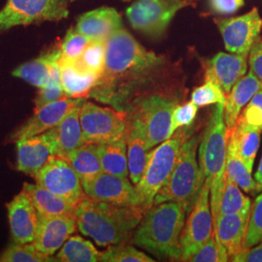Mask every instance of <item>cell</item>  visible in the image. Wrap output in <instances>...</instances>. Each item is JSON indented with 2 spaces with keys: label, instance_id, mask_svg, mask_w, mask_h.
Returning a JSON list of instances; mask_svg holds the SVG:
<instances>
[{
  "label": "cell",
  "instance_id": "d6a6232c",
  "mask_svg": "<svg viewBox=\"0 0 262 262\" xmlns=\"http://www.w3.org/2000/svg\"><path fill=\"white\" fill-rule=\"evenodd\" d=\"M52 60L53 54L39 57L17 67L12 74L38 89H41L45 86L50 80Z\"/></svg>",
  "mask_w": 262,
  "mask_h": 262
},
{
  "label": "cell",
  "instance_id": "ee69618b",
  "mask_svg": "<svg viewBox=\"0 0 262 262\" xmlns=\"http://www.w3.org/2000/svg\"><path fill=\"white\" fill-rule=\"evenodd\" d=\"M212 9L222 15H230L237 12L245 4V0H210Z\"/></svg>",
  "mask_w": 262,
  "mask_h": 262
},
{
  "label": "cell",
  "instance_id": "8fae6325",
  "mask_svg": "<svg viewBox=\"0 0 262 262\" xmlns=\"http://www.w3.org/2000/svg\"><path fill=\"white\" fill-rule=\"evenodd\" d=\"M213 234L214 222L210 202V187L204 181L194 206L184 225L181 236V260L188 261L191 255Z\"/></svg>",
  "mask_w": 262,
  "mask_h": 262
},
{
  "label": "cell",
  "instance_id": "7dc6e473",
  "mask_svg": "<svg viewBox=\"0 0 262 262\" xmlns=\"http://www.w3.org/2000/svg\"><path fill=\"white\" fill-rule=\"evenodd\" d=\"M71 1H75V0H71Z\"/></svg>",
  "mask_w": 262,
  "mask_h": 262
},
{
  "label": "cell",
  "instance_id": "7c38bea8",
  "mask_svg": "<svg viewBox=\"0 0 262 262\" xmlns=\"http://www.w3.org/2000/svg\"><path fill=\"white\" fill-rule=\"evenodd\" d=\"M34 179L39 186L76 206L86 196L81 179L63 158L52 157Z\"/></svg>",
  "mask_w": 262,
  "mask_h": 262
},
{
  "label": "cell",
  "instance_id": "74e56055",
  "mask_svg": "<svg viewBox=\"0 0 262 262\" xmlns=\"http://www.w3.org/2000/svg\"><path fill=\"white\" fill-rule=\"evenodd\" d=\"M91 40L76 29H69L59 50L60 57L66 60H78Z\"/></svg>",
  "mask_w": 262,
  "mask_h": 262
},
{
  "label": "cell",
  "instance_id": "8992f818",
  "mask_svg": "<svg viewBox=\"0 0 262 262\" xmlns=\"http://www.w3.org/2000/svg\"><path fill=\"white\" fill-rule=\"evenodd\" d=\"M182 135H176L150 151V158L139 182L135 185L136 206L145 213L154 205L155 198L171 175L182 146Z\"/></svg>",
  "mask_w": 262,
  "mask_h": 262
},
{
  "label": "cell",
  "instance_id": "e0dca14e",
  "mask_svg": "<svg viewBox=\"0 0 262 262\" xmlns=\"http://www.w3.org/2000/svg\"><path fill=\"white\" fill-rule=\"evenodd\" d=\"M81 102H83L81 98L71 99L66 96L35 110L33 116L16 132L15 140L32 137L52 129L61 122L67 113Z\"/></svg>",
  "mask_w": 262,
  "mask_h": 262
},
{
  "label": "cell",
  "instance_id": "ffe728a7",
  "mask_svg": "<svg viewBox=\"0 0 262 262\" xmlns=\"http://www.w3.org/2000/svg\"><path fill=\"white\" fill-rule=\"evenodd\" d=\"M83 102L73 107L55 127L46 131L52 142L55 154L66 159L73 150L85 143L80 122V108Z\"/></svg>",
  "mask_w": 262,
  "mask_h": 262
},
{
  "label": "cell",
  "instance_id": "836d02e7",
  "mask_svg": "<svg viewBox=\"0 0 262 262\" xmlns=\"http://www.w3.org/2000/svg\"><path fill=\"white\" fill-rule=\"evenodd\" d=\"M106 41L91 40L82 56L77 60L84 69L98 77L103 73L106 58Z\"/></svg>",
  "mask_w": 262,
  "mask_h": 262
},
{
  "label": "cell",
  "instance_id": "9a60e30c",
  "mask_svg": "<svg viewBox=\"0 0 262 262\" xmlns=\"http://www.w3.org/2000/svg\"><path fill=\"white\" fill-rule=\"evenodd\" d=\"M11 236L14 243H32L38 234L42 216L26 190L7 204Z\"/></svg>",
  "mask_w": 262,
  "mask_h": 262
},
{
  "label": "cell",
  "instance_id": "6da1fadb",
  "mask_svg": "<svg viewBox=\"0 0 262 262\" xmlns=\"http://www.w3.org/2000/svg\"><path fill=\"white\" fill-rule=\"evenodd\" d=\"M163 63L162 57L148 51L122 28L106 41L103 73L94 90L101 98L125 94Z\"/></svg>",
  "mask_w": 262,
  "mask_h": 262
},
{
  "label": "cell",
  "instance_id": "f6af8a7d",
  "mask_svg": "<svg viewBox=\"0 0 262 262\" xmlns=\"http://www.w3.org/2000/svg\"><path fill=\"white\" fill-rule=\"evenodd\" d=\"M231 261L262 262V243L249 249H244L231 258Z\"/></svg>",
  "mask_w": 262,
  "mask_h": 262
},
{
  "label": "cell",
  "instance_id": "f546056e",
  "mask_svg": "<svg viewBox=\"0 0 262 262\" xmlns=\"http://www.w3.org/2000/svg\"><path fill=\"white\" fill-rule=\"evenodd\" d=\"M101 253L93 244L81 236H71L56 254V261H100Z\"/></svg>",
  "mask_w": 262,
  "mask_h": 262
},
{
  "label": "cell",
  "instance_id": "5bb4252c",
  "mask_svg": "<svg viewBox=\"0 0 262 262\" xmlns=\"http://www.w3.org/2000/svg\"><path fill=\"white\" fill-rule=\"evenodd\" d=\"M82 185L85 195L94 200L120 206H136L135 189L127 178L102 172L82 181Z\"/></svg>",
  "mask_w": 262,
  "mask_h": 262
},
{
  "label": "cell",
  "instance_id": "4dcf8cb0",
  "mask_svg": "<svg viewBox=\"0 0 262 262\" xmlns=\"http://www.w3.org/2000/svg\"><path fill=\"white\" fill-rule=\"evenodd\" d=\"M238 140L239 152L250 172L253 171L254 159L260 144V134L262 131L248 125L238 118L234 127Z\"/></svg>",
  "mask_w": 262,
  "mask_h": 262
},
{
  "label": "cell",
  "instance_id": "7bdbcfd3",
  "mask_svg": "<svg viewBox=\"0 0 262 262\" xmlns=\"http://www.w3.org/2000/svg\"><path fill=\"white\" fill-rule=\"evenodd\" d=\"M251 71L262 82V39L258 38L250 51Z\"/></svg>",
  "mask_w": 262,
  "mask_h": 262
},
{
  "label": "cell",
  "instance_id": "f1b7e54d",
  "mask_svg": "<svg viewBox=\"0 0 262 262\" xmlns=\"http://www.w3.org/2000/svg\"><path fill=\"white\" fill-rule=\"evenodd\" d=\"M66 159L75 170L81 181L94 178L103 172L97 144L84 143L78 149L71 151Z\"/></svg>",
  "mask_w": 262,
  "mask_h": 262
},
{
  "label": "cell",
  "instance_id": "484cf974",
  "mask_svg": "<svg viewBox=\"0 0 262 262\" xmlns=\"http://www.w3.org/2000/svg\"><path fill=\"white\" fill-rule=\"evenodd\" d=\"M127 135L118 140L109 141L97 144L98 155L103 172L118 177L127 178Z\"/></svg>",
  "mask_w": 262,
  "mask_h": 262
},
{
  "label": "cell",
  "instance_id": "7a4b0ae2",
  "mask_svg": "<svg viewBox=\"0 0 262 262\" xmlns=\"http://www.w3.org/2000/svg\"><path fill=\"white\" fill-rule=\"evenodd\" d=\"M146 213L137 206H120L85 196L76 206L78 229L100 247L125 243Z\"/></svg>",
  "mask_w": 262,
  "mask_h": 262
},
{
  "label": "cell",
  "instance_id": "ba28073f",
  "mask_svg": "<svg viewBox=\"0 0 262 262\" xmlns=\"http://www.w3.org/2000/svg\"><path fill=\"white\" fill-rule=\"evenodd\" d=\"M67 0H7L0 11V31L68 17Z\"/></svg>",
  "mask_w": 262,
  "mask_h": 262
},
{
  "label": "cell",
  "instance_id": "b9f144b4",
  "mask_svg": "<svg viewBox=\"0 0 262 262\" xmlns=\"http://www.w3.org/2000/svg\"><path fill=\"white\" fill-rule=\"evenodd\" d=\"M198 106L191 102L176 106L174 112L172 114V122H171V130L172 134L178 129L179 127L188 126L194 122L196 118Z\"/></svg>",
  "mask_w": 262,
  "mask_h": 262
},
{
  "label": "cell",
  "instance_id": "44dd1931",
  "mask_svg": "<svg viewBox=\"0 0 262 262\" xmlns=\"http://www.w3.org/2000/svg\"><path fill=\"white\" fill-rule=\"evenodd\" d=\"M250 212L235 215H217L214 221L215 239L225 248L229 260L244 250L249 227Z\"/></svg>",
  "mask_w": 262,
  "mask_h": 262
},
{
  "label": "cell",
  "instance_id": "bcb514c9",
  "mask_svg": "<svg viewBox=\"0 0 262 262\" xmlns=\"http://www.w3.org/2000/svg\"><path fill=\"white\" fill-rule=\"evenodd\" d=\"M254 181L256 184V191H261L262 190V157L258 164V168L256 170L254 174Z\"/></svg>",
  "mask_w": 262,
  "mask_h": 262
},
{
  "label": "cell",
  "instance_id": "f35d334b",
  "mask_svg": "<svg viewBox=\"0 0 262 262\" xmlns=\"http://www.w3.org/2000/svg\"><path fill=\"white\" fill-rule=\"evenodd\" d=\"M228 260L229 257L225 248L216 241L214 234L188 259V261L191 262H225Z\"/></svg>",
  "mask_w": 262,
  "mask_h": 262
},
{
  "label": "cell",
  "instance_id": "ab89813d",
  "mask_svg": "<svg viewBox=\"0 0 262 262\" xmlns=\"http://www.w3.org/2000/svg\"><path fill=\"white\" fill-rule=\"evenodd\" d=\"M226 95L223 90L211 80H205V84L196 88L191 94V101L198 107L211 104L225 105Z\"/></svg>",
  "mask_w": 262,
  "mask_h": 262
},
{
  "label": "cell",
  "instance_id": "52a82bcc",
  "mask_svg": "<svg viewBox=\"0 0 262 262\" xmlns=\"http://www.w3.org/2000/svg\"><path fill=\"white\" fill-rule=\"evenodd\" d=\"M177 103L162 95H151L136 106L131 122L140 129L149 150L173 136L172 114Z\"/></svg>",
  "mask_w": 262,
  "mask_h": 262
},
{
  "label": "cell",
  "instance_id": "603a6c76",
  "mask_svg": "<svg viewBox=\"0 0 262 262\" xmlns=\"http://www.w3.org/2000/svg\"><path fill=\"white\" fill-rule=\"evenodd\" d=\"M261 88V81L250 71L234 84L231 92L226 95L225 120L229 130L234 128L242 109Z\"/></svg>",
  "mask_w": 262,
  "mask_h": 262
},
{
  "label": "cell",
  "instance_id": "5b68a950",
  "mask_svg": "<svg viewBox=\"0 0 262 262\" xmlns=\"http://www.w3.org/2000/svg\"><path fill=\"white\" fill-rule=\"evenodd\" d=\"M198 143L197 136L183 141L175 167L155 198L154 205L171 201L182 205L187 213L191 211L204 182L197 162Z\"/></svg>",
  "mask_w": 262,
  "mask_h": 262
},
{
  "label": "cell",
  "instance_id": "8d00e7d4",
  "mask_svg": "<svg viewBox=\"0 0 262 262\" xmlns=\"http://www.w3.org/2000/svg\"><path fill=\"white\" fill-rule=\"evenodd\" d=\"M262 243V193L253 201L249 220V227L244 249L252 248Z\"/></svg>",
  "mask_w": 262,
  "mask_h": 262
},
{
  "label": "cell",
  "instance_id": "7402d4cb",
  "mask_svg": "<svg viewBox=\"0 0 262 262\" xmlns=\"http://www.w3.org/2000/svg\"><path fill=\"white\" fill-rule=\"evenodd\" d=\"M122 28V17L112 7H101L83 14L75 29L90 40L106 41L115 31Z\"/></svg>",
  "mask_w": 262,
  "mask_h": 262
},
{
  "label": "cell",
  "instance_id": "d6986e66",
  "mask_svg": "<svg viewBox=\"0 0 262 262\" xmlns=\"http://www.w3.org/2000/svg\"><path fill=\"white\" fill-rule=\"evenodd\" d=\"M247 57L236 54H216L207 63L205 80L213 81L227 95L234 84L246 75L248 69Z\"/></svg>",
  "mask_w": 262,
  "mask_h": 262
},
{
  "label": "cell",
  "instance_id": "4316f807",
  "mask_svg": "<svg viewBox=\"0 0 262 262\" xmlns=\"http://www.w3.org/2000/svg\"><path fill=\"white\" fill-rule=\"evenodd\" d=\"M23 189L28 192L41 216L75 215L76 205L67 202L63 198L57 196L38 184L26 183Z\"/></svg>",
  "mask_w": 262,
  "mask_h": 262
},
{
  "label": "cell",
  "instance_id": "d4e9b609",
  "mask_svg": "<svg viewBox=\"0 0 262 262\" xmlns=\"http://www.w3.org/2000/svg\"><path fill=\"white\" fill-rule=\"evenodd\" d=\"M225 173L226 176L236 183L245 192H256V184L252 178V172L249 171L239 152L238 140L234 128L229 130Z\"/></svg>",
  "mask_w": 262,
  "mask_h": 262
},
{
  "label": "cell",
  "instance_id": "277c9868",
  "mask_svg": "<svg viewBox=\"0 0 262 262\" xmlns=\"http://www.w3.org/2000/svg\"><path fill=\"white\" fill-rule=\"evenodd\" d=\"M228 139L229 129L225 123V105L216 104L198 148L200 170L210 187L213 222L217 214L225 188Z\"/></svg>",
  "mask_w": 262,
  "mask_h": 262
},
{
  "label": "cell",
  "instance_id": "4fadbf2b",
  "mask_svg": "<svg viewBox=\"0 0 262 262\" xmlns=\"http://www.w3.org/2000/svg\"><path fill=\"white\" fill-rule=\"evenodd\" d=\"M228 52L248 56L250 51L259 38L262 19L258 10L253 8L239 17L215 19Z\"/></svg>",
  "mask_w": 262,
  "mask_h": 262
},
{
  "label": "cell",
  "instance_id": "83f0119b",
  "mask_svg": "<svg viewBox=\"0 0 262 262\" xmlns=\"http://www.w3.org/2000/svg\"><path fill=\"white\" fill-rule=\"evenodd\" d=\"M127 162L130 181L136 185L148 164L150 151L139 127L131 122L127 129Z\"/></svg>",
  "mask_w": 262,
  "mask_h": 262
},
{
  "label": "cell",
  "instance_id": "30bf717a",
  "mask_svg": "<svg viewBox=\"0 0 262 262\" xmlns=\"http://www.w3.org/2000/svg\"><path fill=\"white\" fill-rule=\"evenodd\" d=\"M80 122L85 143L99 144L127 135L128 126L123 113L92 102L81 105Z\"/></svg>",
  "mask_w": 262,
  "mask_h": 262
},
{
  "label": "cell",
  "instance_id": "d590c367",
  "mask_svg": "<svg viewBox=\"0 0 262 262\" xmlns=\"http://www.w3.org/2000/svg\"><path fill=\"white\" fill-rule=\"evenodd\" d=\"M100 261L154 262L155 260L133 246L122 243L109 246L105 252L101 253Z\"/></svg>",
  "mask_w": 262,
  "mask_h": 262
},
{
  "label": "cell",
  "instance_id": "3957f363",
  "mask_svg": "<svg viewBox=\"0 0 262 262\" xmlns=\"http://www.w3.org/2000/svg\"><path fill=\"white\" fill-rule=\"evenodd\" d=\"M186 215L184 207L176 202L152 205L135 229L132 242L159 257L181 260V236Z\"/></svg>",
  "mask_w": 262,
  "mask_h": 262
},
{
  "label": "cell",
  "instance_id": "ac0fdd59",
  "mask_svg": "<svg viewBox=\"0 0 262 262\" xmlns=\"http://www.w3.org/2000/svg\"><path fill=\"white\" fill-rule=\"evenodd\" d=\"M54 156V146L45 132L17 140V168L33 178Z\"/></svg>",
  "mask_w": 262,
  "mask_h": 262
},
{
  "label": "cell",
  "instance_id": "e575fe53",
  "mask_svg": "<svg viewBox=\"0 0 262 262\" xmlns=\"http://www.w3.org/2000/svg\"><path fill=\"white\" fill-rule=\"evenodd\" d=\"M52 257L40 253L33 243H14L0 254V262H47Z\"/></svg>",
  "mask_w": 262,
  "mask_h": 262
},
{
  "label": "cell",
  "instance_id": "60d3db41",
  "mask_svg": "<svg viewBox=\"0 0 262 262\" xmlns=\"http://www.w3.org/2000/svg\"><path fill=\"white\" fill-rule=\"evenodd\" d=\"M239 119L253 128L262 131V88L247 104Z\"/></svg>",
  "mask_w": 262,
  "mask_h": 262
},
{
  "label": "cell",
  "instance_id": "2e32d148",
  "mask_svg": "<svg viewBox=\"0 0 262 262\" xmlns=\"http://www.w3.org/2000/svg\"><path fill=\"white\" fill-rule=\"evenodd\" d=\"M77 228L75 215L42 216L37 236L32 243L40 253L52 257Z\"/></svg>",
  "mask_w": 262,
  "mask_h": 262
},
{
  "label": "cell",
  "instance_id": "9c48e42d",
  "mask_svg": "<svg viewBox=\"0 0 262 262\" xmlns=\"http://www.w3.org/2000/svg\"><path fill=\"white\" fill-rule=\"evenodd\" d=\"M188 5V0H137L126 9L131 27L144 34L162 35L179 11Z\"/></svg>",
  "mask_w": 262,
  "mask_h": 262
},
{
  "label": "cell",
  "instance_id": "cb8c5ba5",
  "mask_svg": "<svg viewBox=\"0 0 262 262\" xmlns=\"http://www.w3.org/2000/svg\"><path fill=\"white\" fill-rule=\"evenodd\" d=\"M61 85L67 97L81 98L93 92L99 77L84 69L77 60L58 57Z\"/></svg>",
  "mask_w": 262,
  "mask_h": 262
},
{
  "label": "cell",
  "instance_id": "1f68e13d",
  "mask_svg": "<svg viewBox=\"0 0 262 262\" xmlns=\"http://www.w3.org/2000/svg\"><path fill=\"white\" fill-rule=\"evenodd\" d=\"M251 198L246 196L241 191L240 187L226 176L225 188L216 216L221 215H235L249 213L251 211Z\"/></svg>",
  "mask_w": 262,
  "mask_h": 262
}]
</instances>
